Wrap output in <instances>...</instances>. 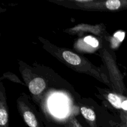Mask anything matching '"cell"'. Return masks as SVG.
Masks as SVG:
<instances>
[{
	"label": "cell",
	"instance_id": "obj_5",
	"mask_svg": "<svg viewBox=\"0 0 127 127\" xmlns=\"http://www.w3.org/2000/svg\"><path fill=\"white\" fill-rule=\"evenodd\" d=\"M62 57L68 64L72 66H79L82 63V58L78 55L70 52L68 50H65L62 53Z\"/></svg>",
	"mask_w": 127,
	"mask_h": 127
},
{
	"label": "cell",
	"instance_id": "obj_4",
	"mask_svg": "<svg viewBox=\"0 0 127 127\" xmlns=\"http://www.w3.org/2000/svg\"><path fill=\"white\" fill-rule=\"evenodd\" d=\"M46 88V83L44 79L40 77L33 78L29 84V89L33 95H39Z\"/></svg>",
	"mask_w": 127,
	"mask_h": 127
},
{
	"label": "cell",
	"instance_id": "obj_3",
	"mask_svg": "<svg viewBox=\"0 0 127 127\" xmlns=\"http://www.w3.org/2000/svg\"><path fill=\"white\" fill-rule=\"evenodd\" d=\"M107 100L114 107L127 112V97L122 94L110 93L107 94Z\"/></svg>",
	"mask_w": 127,
	"mask_h": 127
},
{
	"label": "cell",
	"instance_id": "obj_1",
	"mask_svg": "<svg viewBox=\"0 0 127 127\" xmlns=\"http://www.w3.org/2000/svg\"><path fill=\"white\" fill-rule=\"evenodd\" d=\"M19 112L24 120L29 127H42L33 110L27 104L24 99L21 97L17 99Z\"/></svg>",
	"mask_w": 127,
	"mask_h": 127
},
{
	"label": "cell",
	"instance_id": "obj_6",
	"mask_svg": "<svg viewBox=\"0 0 127 127\" xmlns=\"http://www.w3.org/2000/svg\"><path fill=\"white\" fill-rule=\"evenodd\" d=\"M80 110L83 116L90 123L91 127H96V115L94 110L86 107H82Z\"/></svg>",
	"mask_w": 127,
	"mask_h": 127
},
{
	"label": "cell",
	"instance_id": "obj_8",
	"mask_svg": "<svg viewBox=\"0 0 127 127\" xmlns=\"http://www.w3.org/2000/svg\"><path fill=\"white\" fill-rule=\"evenodd\" d=\"M83 40L84 42L87 43L88 45H90L92 48H97L99 46V42L97 38L95 37H93L92 36H87L83 38Z\"/></svg>",
	"mask_w": 127,
	"mask_h": 127
},
{
	"label": "cell",
	"instance_id": "obj_10",
	"mask_svg": "<svg viewBox=\"0 0 127 127\" xmlns=\"http://www.w3.org/2000/svg\"><path fill=\"white\" fill-rule=\"evenodd\" d=\"M120 117L121 119L120 126L121 127H127V114L124 112H121Z\"/></svg>",
	"mask_w": 127,
	"mask_h": 127
},
{
	"label": "cell",
	"instance_id": "obj_9",
	"mask_svg": "<svg viewBox=\"0 0 127 127\" xmlns=\"http://www.w3.org/2000/svg\"><path fill=\"white\" fill-rule=\"evenodd\" d=\"M66 127H83L81 125V124L78 122V120L73 117H71L69 119V120L67 121Z\"/></svg>",
	"mask_w": 127,
	"mask_h": 127
},
{
	"label": "cell",
	"instance_id": "obj_12",
	"mask_svg": "<svg viewBox=\"0 0 127 127\" xmlns=\"http://www.w3.org/2000/svg\"><path fill=\"white\" fill-rule=\"evenodd\" d=\"M117 127H121V126H120V124H119V125H118V126H117Z\"/></svg>",
	"mask_w": 127,
	"mask_h": 127
},
{
	"label": "cell",
	"instance_id": "obj_2",
	"mask_svg": "<svg viewBox=\"0 0 127 127\" xmlns=\"http://www.w3.org/2000/svg\"><path fill=\"white\" fill-rule=\"evenodd\" d=\"M1 83L0 91V127H9L8 108L6 102V93Z\"/></svg>",
	"mask_w": 127,
	"mask_h": 127
},
{
	"label": "cell",
	"instance_id": "obj_11",
	"mask_svg": "<svg viewBox=\"0 0 127 127\" xmlns=\"http://www.w3.org/2000/svg\"><path fill=\"white\" fill-rule=\"evenodd\" d=\"M76 2H82V3H85V2H93L92 0H76Z\"/></svg>",
	"mask_w": 127,
	"mask_h": 127
},
{
	"label": "cell",
	"instance_id": "obj_7",
	"mask_svg": "<svg viewBox=\"0 0 127 127\" xmlns=\"http://www.w3.org/2000/svg\"><path fill=\"white\" fill-rule=\"evenodd\" d=\"M125 33L124 32H118L115 33L114 35V38H112V45L113 46V47H115V45H117V47L119 46V45L124 40V38H125Z\"/></svg>",
	"mask_w": 127,
	"mask_h": 127
}]
</instances>
